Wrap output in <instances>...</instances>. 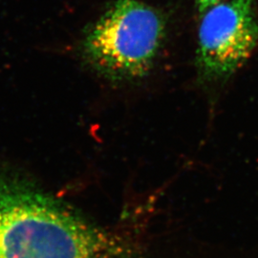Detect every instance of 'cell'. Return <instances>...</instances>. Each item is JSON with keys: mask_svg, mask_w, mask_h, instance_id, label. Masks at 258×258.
Wrapping results in <instances>:
<instances>
[{"mask_svg": "<svg viewBox=\"0 0 258 258\" xmlns=\"http://www.w3.org/2000/svg\"><path fill=\"white\" fill-rule=\"evenodd\" d=\"M164 36L156 11L137 0H120L94 25L84 42L89 61L114 79L148 73Z\"/></svg>", "mask_w": 258, "mask_h": 258, "instance_id": "cell-2", "label": "cell"}, {"mask_svg": "<svg viewBox=\"0 0 258 258\" xmlns=\"http://www.w3.org/2000/svg\"><path fill=\"white\" fill-rule=\"evenodd\" d=\"M258 39L251 0L224 1L204 13L199 28V63L212 79L232 74L245 63Z\"/></svg>", "mask_w": 258, "mask_h": 258, "instance_id": "cell-3", "label": "cell"}, {"mask_svg": "<svg viewBox=\"0 0 258 258\" xmlns=\"http://www.w3.org/2000/svg\"><path fill=\"white\" fill-rule=\"evenodd\" d=\"M198 9L201 13H206L208 10L211 9L212 7L220 4L226 0H196Z\"/></svg>", "mask_w": 258, "mask_h": 258, "instance_id": "cell-4", "label": "cell"}, {"mask_svg": "<svg viewBox=\"0 0 258 258\" xmlns=\"http://www.w3.org/2000/svg\"><path fill=\"white\" fill-rule=\"evenodd\" d=\"M101 238L40 194L0 181V258H92Z\"/></svg>", "mask_w": 258, "mask_h": 258, "instance_id": "cell-1", "label": "cell"}]
</instances>
